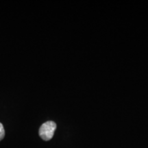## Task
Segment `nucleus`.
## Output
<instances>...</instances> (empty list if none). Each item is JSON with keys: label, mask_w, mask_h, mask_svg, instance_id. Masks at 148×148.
Wrapping results in <instances>:
<instances>
[{"label": "nucleus", "mask_w": 148, "mask_h": 148, "mask_svg": "<svg viewBox=\"0 0 148 148\" xmlns=\"http://www.w3.org/2000/svg\"><path fill=\"white\" fill-rule=\"evenodd\" d=\"M56 129V124L55 122L51 121L45 122L40 126L39 129L40 136L44 140H49L52 138Z\"/></svg>", "instance_id": "nucleus-1"}, {"label": "nucleus", "mask_w": 148, "mask_h": 148, "mask_svg": "<svg viewBox=\"0 0 148 148\" xmlns=\"http://www.w3.org/2000/svg\"><path fill=\"white\" fill-rule=\"evenodd\" d=\"M5 136V130L3 128V125L0 123V140H1L4 138Z\"/></svg>", "instance_id": "nucleus-2"}]
</instances>
